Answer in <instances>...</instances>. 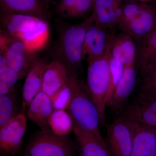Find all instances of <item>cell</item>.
Returning <instances> with one entry per match:
<instances>
[{"instance_id":"cell-11","label":"cell","mask_w":156,"mask_h":156,"mask_svg":"<svg viewBox=\"0 0 156 156\" xmlns=\"http://www.w3.org/2000/svg\"><path fill=\"white\" fill-rule=\"evenodd\" d=\"M129 122L156 128V100H149L137 96L117 114Z\"/></svg>"},{"instance_id":"cell-14","label":"cell","mask_w":156,"mask_h":156,"mask_svg":"<svg viewBox=\"0 0 156 156\" xmlns=\"http://www.w3.org/2000/svg\"><path fill=\"white\" fill-rule=\"evenodd\" d=\"M1 13L30 15L48 21L52 14L43 0H0Z\"/></svg>"},{"instance_id":"cell-21","label":"cell","mask_w":156,"mask_h":156,"mask_svg":"<svg viewBox=\"0 0 156 156\" xmlns=\"http://www.w3.org/2000/svg\"><path fill=\"white\" fill-rule=\"evenodd\" d=\"M49 33L48 21L38 19L20 35L18 38L22 40L30 50L37 52L48 41Z\"/></svg>"},{"instance_id":"cell-3","label":"cell","mask_w":156,"mask_h":156,"mask_svg":"<svg viewBox=\"0 0 156 156\" xmlns=\"http://www.w3.org/2000/svg\"><path fill=\"white\" fill-rule=\"evenodd\" d=\"M118 25L138 44L156 28V6L134 1L123 3Z\"/></svg>"},{"instance_id":"cell-32","label":"cell","mask_w":156,"mask_h":156,"mask_svg":"<svg viewBox=\"0 0 156 156\" xmlns=\"http://www.w3.org/2000/svg\"><path fill=\"white\" fill-rule=\"evenodd\" d=\"M53 0H43L45 4L48 6V5L51 3Z\"/></svg>"},{"instance_id":"cell-33","label":"cell","mask_w":156,"mask_h":156,"mask_svg":"<svg viewBox=\"0 0 156 156\" xmlns=\"http://www.w3.org/2000/svg\"><path fill=\"white\" fill-rule=\"evenodd\" d=\"M154 5H155L156 6V0H155L154 1Z\"/></svg>"},{"instance_id":"cell-15","label":"cell","mask_w":156,"mask_h":156,"mask_svg":"<svg viewBox=\"0 0 156 156\" xmlns=\"http://www.w3.org/2000/svg\"><path fill=\"white\" fill-rule=\"evenodd\" d=\"M73 132L80 156H112L105 140L73 122Z\"/></svg>"},{"instance_id":"cell-22","label":"cell","mask_w":156,"mask_h":156,"mask_svg":"<svg viewBox=\"0 0 156 156\" xmlns=\"http://www.w3.org/2000/svg\"><path fill=\"white\" fill-rule=\"evenodd\" d=\"M137 45L135 64L140 72L156 65V28Z\"/></svg>"},{"instance_id":"cell-8","label":"cell","mask_w":156,"mask_h":156,"mask_svg":"<svg viewBox=\"0 0 156 156\" xmlns=\"http://www.w3.org/2000/svg\"><path fill=\"white\" fill-rule=\"evenodd\" d=\"M105 140L112 156H130L133 135L128 121L117 116L107 126Z\"/></svg>"},{"instance_id":"cell-30","label":"cell","mask_w":156,"mask_h":156,"mask_svg":"<svg viewBox=\"0 0 156 156\" xmlns=\"http://www.w3.org/2000/svg\"><path fill=\"white\" fill-rule=\"evenodd\" d=\"M8 63L5 53L1 51L0 53V71L4 70L8 67Z\"/></svg>"},{"instance_id":"cell-7","label":"cell","mask_w":156,"mask_h":156,"mask_svg":"<svg viewBox=\"0 0 156 156\" xmlns=\"http://www.w3.org/2000/svg\"><path fill=\"white\" fill-rule=\"evenodd\" d=\"M115 34L114 30L104 27L96 23H91L85 36L82 54L83 60L89 64L105 55L109 49Z\"/></svg>"},{"instance_id":"cell-26","label":"cell","mask_w":156,"mask_h":156,"mask_svg":"<svg viewBox=\"0 0 156 156\" xmlns=\"http://www.w3.org/2000/svg\"><path fill=\"white\" fill-rule=\"evenodd\" d=\"M110 74L109 84L106 98L105 104L107 106H109L112 98L121 77L122 75L125 66L122 63L111 56L109 59Z\"/></svg>"},{"instance_id":"cell-10","label":"cell","mask_w":156,"mask_h":156,"mask_svg":"<svg viewBox=\"0 0 156 156\" xmlns=\"http://www.w3.org/2000/svg\"><path fill=\"white\" fill-rule=\"evenodd\" d=\"M50 62L40 56L33 61L23 87L21 112L25 114L30 101L41 91L45 70Z\"/></svg>"},{"instance_id":"cell-5","label":"cell","mask_w":156,"mask_h":156,"mask_svg":"<svg viewBox=\"0 0 156 156\" xmlns=\"http://www.w3.org/2000/svg\"><path fill=\"white\" fill-rule=\"evenodd\" d=\"M109 49L105 55L88 64L86 89L97 107L100 116L101 126L105 125V98L109 79Z\"/></svg>"},{"instance_id":"cell-13","label":"cell","mask_w":156,"mask_h":156,"mask_svg":"<svg viewBox=\"0 0 156 156\" xmlns=\"http://www.w3.org/2000/svg\"><path fill=\"white\" fill-rule=\"evenodd\" d=\"M128 122L133 135L130 156H156V128Z\"/></svg>"},{"instance_id":"cell-16","label":"cell","mask_w":156,"mask_h":156,"mask_svg":"<svg viewBox=\"0 0 156 156\" xmlns=\"http://www.w3.org/2000/svg\"><path fill=\"white\" fill-rule=\"evenodd\" d=\"M122 0H95L89 17L93 22L114 30L122 12Z\"/></svg>"},{"instance_id":"cell-6","label":"cell","mask_w":156,"mask_h":156,"mask_svg":"<svg viewBox=\"0 0 156 156\" xmlns=\"http://www.w3.org/2000/svg\"><path fill=\"white\" fill-rule=\"evenodd\" d=\"M1 51L5 53L8 66L19 74L20 79L26 77L33 61L39 56L22 40L1 32Z\"/></svg>"},{"instance_id":"cell-19","label":"cell","mask_w":156,"mask_h":156,"mask_svg":"<svg viewBox=\"0 0 156 156\" xmlns=\"http://www.w3.org/2000/svg\"><path fill=\"white\" fill-rule=\"evenodd\" d=\"M111 55L124 66L136 58L137 45L133 37L122 32L114 35L109 47Z\"/></svg>"},{"instance_id":"cell-29","label":"cell","mask_w":156,"mask_h":156,"mask_svg":"<svg viewBox=\"0 0 156 156\" xmlns=\"http://www.w3.org/2000/svg\"><path fill=\"white\" fill-rule=\"evenodd\" d=\"M77 0H60L54 9V13L60 18H69Z\"/></svg>"},{"instance_id":"cell-12","label":"cell","mask_w":156,"mask_h":156,"mask_svg":"<svg viewBox=\"0 0 156 156\" xmlns=\"http://www.w3.org/2000/svg\"><path fill=\"white\" fill-rule=\"evenodd\" d=\"M137 80V69L135 60L125 66L121 77L114 92L110 107L119 114L128 103V98L134 91Z\"/></svg>"},{"instance_id":"cell-2","label":"cell","mask_w":156,"mask_h":156,"mask_svg":"<svg viewBox=\"0 0 156 156\" xmlns=\"http://www.w3.org/2000/svg\"><path fill=\"white\" fill-rule=\"evenodd\" d=\"M69 83L71 96L67 110L73 122L104 140L101 134L99 112L87 92L86 85L78 77L73 75L70 76Z\"/></svg>"},{"instance_id":"cell-17","label":"cell","mask_w":156,"mask_h":156,"mask_svg":"<svg viewBox=\"0 0 156 156\" xmlns=\"http://www.w3.org/2000/svg\"><path fill=\"white\" fill-rule=\"evenodd\" d=\"M69 76L64 65L56 59H52L45 70L42 91L51 98L67 85Z\"/></svg>"},{"instance_id":"cell-27","label":"cell","mask_w":156,"mask_h":156,"mask_svg":"<svg viewBox=\"0 0 156 156\" xmlns=\"http://www.w3.org/2000/svg\"><path fill=\"white\" fill-rule=\"evenodd\" d=\"M20 80L19 74L9 66L0 71V95L14 92L15 85Z\"/></svg>"},{"instance_id":"cell-18","label":"cell","mask_w":156,"mask_h":156,"mask_svg":"<svg viewBox=\"0 0 156 156\" xmlns=\"http://www.w3.org/2000/svg\"><path fill=\"white\" fill-rule=\"evenodd\" d=\"M27 111L28 119L34 122L41 130H51L49 121L54 110L51 98L41 91L30 101Z\"/></svg>"},{"instance_id":"cell-34","label":"cell","mask_w":156,"mask_h":156,"mask_svg":"<svg viewBox=\"0 0 156 156\" xmlns=\"http://www.w3.org/2000/svg\"><path fill=\"white\" fill-rule=\"evenodd\" d=\"M154 1H155V0H154Z\"/></svg>"},{"instance_id":"cell-25","label":"cell","mask_w":156,"mask_h":156,"mask_svg":"<svg viewBox=\"0 0 156 156\" xmlns=\"http://www.w3.org/2000/svg\"><path fill=\"white\" fill-rule=\"evenodd\" d=\"M18 100L15 92L0 95V128L20 113L18 112Z\"/></svg>"},{"instance_id":"cell-9","label":"cell","mask_w":156,"mask_h":156,"mask_svg":"<svg viewBox=\"0 0 156 156\" xmlns=\"http://www.w3.org/2000/svg\"><path fill=\"white\" fill-rule=\"evenodd\" d=\"M27 127L25 114L20 113L0 128V152L13 156L19 152Z\"/></svg>"},{"instance_id":"cell-24","label":"cell","mask_w":156,"mask_h":156,"mask_svg":"<svg viewBox=\"0 0 156 156\" xmlns=\"http://www.w3.org/2000/svg\"><path fill=\"white\" fill-rule=\"evenodd\" d=\"M49 123L51 131L58 136H68L73 131V120L66 110H54L50 116Z\"/></svg>"},{"instance_id":"cell-4","label":"cell","mask_w":156,"mask_h":156,"mask_svg":"<svg viewBox=\"0 0 156 156\" xmlns=\"http://www.w3.org/2000/svg\"><path fill=\"white\" fill-rule=\"evenodd\" d=\"M77 151L76 142L69 136L41 130L31 136L21 156H76Z\"/></svg>"},{"instance_id":"cell-1","label":"cell","mask_w":156,"mask_h":156,"mask_svg":"<svg viewBox=\"0 0 156 156\" xmlns=\"http://www.w3.org/2000/svg\"><path fill=\"white\" fill-rule=\"evenodd\" d=\"M92 23L89 16L76 24L56 20L57 37L50 50V57L64 65L70 76L79 77L82 71L84 40L87 29Z\"/></svg>"},{"instance_id":"cell-23","label":"cell","mask_w":156,"mask_h":156,"mask_svg":"<svg viewBox=\"0 0 156 156\" xmlns=\"http://www.w3.org/2000/svg\"><path fill=\"white\" fill-rule=\"evenodd\" d=\"M138 96L156 100V65L140 72Z\"/></svg>"},{"instance_id":"cell-28","label":"cell","mask_w":156,"mask_h":156,"mask_svg":"<svg viewBox=\"0 0 156 156\" xmlns=\"http://www.w3.org/2000/svg\"><path fill=\"white\" fill-rule=\"evenodd\" d=\"M71 96V90L68 81V83L66 86L50 98L54 110H67Z\"/></svg>"},{"instance_id":"cell-31","label":"cell","mask_w":156,"mask_h":156,"mask_svg":"<svg viewBox=\"0 0 156 156\" xmlns=\"http://www.w3.org/2000/svg\"><path fill=\"white\" fill-rule=\"evenodd\" d=\"M131 1H136V0H131ZM137 1H139V2H141L146 3L150 2H154V0H137Z\"/></svg>"},{"instance_id":"cell-20","label":"cell","mask_w":156,"mask_h":156,"mask_svg":"<svg viewBox=\"0 0 156 156\" xmlns=\"http://www.w3.org/2000/svg\"><path fill=\"white\" fill-rule=\"evenodd\" d=\"M38 19L40 18L25 14L1 13V32L18 38Z\"/></svg>"}]
</instances>
